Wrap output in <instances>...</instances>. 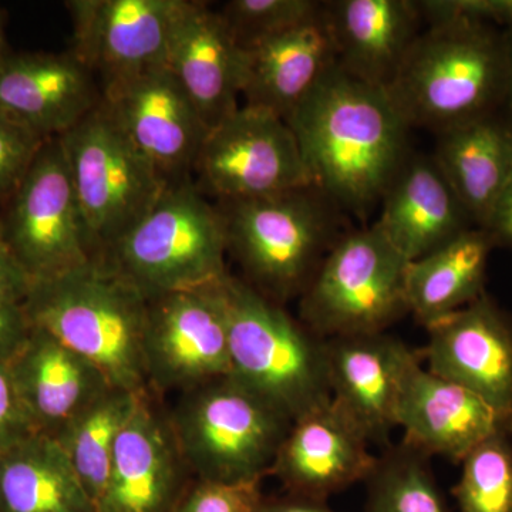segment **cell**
Listing matches in <instances>:
<instances>
[{
  "label": "cell",
  "instance_id": "1",
  "mask_svg": "<svg viewBox=\"0 0 512 512\" xmlns=\"http://www.w3.org/2000/svg\"><path fill=\"white\" fill-rule=\"evenodd\" d=\"M286 123L298 138L313 187L346 207L360 210L382 200L409 158L410 126L389 92L338 64Z\"/></svg>",
  "mask_w": 512,
  "mask_h": 512
},
{
  "label": "cell",
  "instance_id": "2",
  "mask_svg": "<svg viewBox=\"0 0 512 512\" xmlns=\"http://www.w3.org/2000/svg\"><path fill=\"white\" fill-rule=\"evenodd\" d=\"M23 309L30 325L86 357L114 387L150 390L143 355L148 299L101 259L33 282Z\"/></svg>",
  "mask_w": 512,
  "mask_h": 512
},
{
  "label": "cell",
  "instance_id": "3",
  "mask_svg": "<svg viewBox=\"0 0 512 512\" xmlns=\"http://www.w3.org/2000/svg\"><path fill=\"white\" fill-rule=\"evenodd\" d=\"M507 72L508 42L490 26L444 23L420 33L387 92L410 127L441 133L488 116Z\"/></svg>",
  "mask_w": 512,
  "mask_h": 512
},
{
  "label": "cell",
  "instance_id": "4",
  "mask_svg": "<svg viewBox=\"0 0 512 512\" xmlns=\"http://www.w3.org/2000/svg\"><path fill=\"white\" fill-rule=\"evenodd\" d=\"M231 373L292 421L330 400L326 339L244 279L222 284Z\"/></svg>",
  "mask_w": 512,
  "mask_h": 512
},
{
  "label": "cell",
  "instance_id": "5",
  "mask_svg": "<svg viewBox=\"0 0 512 512\" xmlns=\"http://www.w3.org/2000/svg\"><path fill=\"white\" fill-rule=\"evenodd\" d=\"M224 218L191 178L165 188L101 261L147 299L218 284L229 274Z\"/></svg>",
  "mask_w": 512,
  "mask_h": 512
},
{
  "label": "cell",
  "instance_id": "6",
  "mask_svg": "<svg viewBox=\"0 0 512 512\" xmlns=\"http://www.w3.org/2000/svg\"><path fill=\"white\" fill-rule=\"evenodd\" d=\"M170 420L198 480L264 481L293 421L228 375L181 393Z\"/></svg>",
  "mask_w": 512,
  "mask_h": 512
},
{
  "label": "cell",
  "instance_id": "7",
  "mask_svg": "<svg viewBox=\"0 0 512 512\" xmlns=\"http://www.w3.org/2000/svg\"><path fill=\"white\" fill-rule=\"evenodd\" d=\"M325 195L315 187L254 198L221 201L229 254L245 282L284 305L301 296L330 248L335 225Z\"/></svg>",
  "mask_w": 512,
  "mask_h": 512
},
{
  "label": "cell",
  "instance_id": "8",
  "mask_svg": "<svg viewBox=\"0 0 512 512\" xmlns=\"http://www.w3.org/2000/svg\"><path fill=\"white\" fill-rule=\"evenodd\" d=\"M407 265L375 225L350 232L299 296V320L323 339L387 332L409 313Z\"/></svg>",
  "mask_w": 512,
  "mask_h": 512
},
{
  "label": "cell",
  "instance_id": "9",
  "mask_svg": "<svg viewBox=\"0 0 512 512\" xmlns=\"http://www.w3.org/2000/svg\"><path fill=\"white\" fill-rule=\"evenodd\" d=\"M77 201L99 256L146 217L171 183L101 106L60 136Z\"/></svg>",
  "mask_w": 512,
  "mask_h": 512
},
{
  "label": "cell",
  "instance_id": "10",
  "mask_svg": "<svg viewBox=\"0 0 512 512\" xmlns=\"http://www.w3.org/2000/svg\"><path fill=\"white\" fill-rule=\"evenodd\" d=\"M3 204L0 231L32 284L100 259L59 137L47 138Z\"/></svg>",
  "mask_w": 512,
  "mask_h": 512
},
{
  "label": "cell",
  "instance_id": "11",
  "mask_svg": "<svg viewBox=\"0 0 512 512\" xmlns=\"http://www.w3.org/2000/svg\"><path fill=\"white\" fill-rule=\"evenodd\" d=\"M192 174L197 190L218 202L313 187L291 126L271 111L248 106L208 131Z\"/></svg>",
  "mask_w": 512,
  "mask_h": 512
},
{
  "label": "cell",
  "instance_id": "12",
  "mask_svg": "<svg viewBox=\"0 0 512 512\" xmlns=\"http://www.w3.org/2000/svg\"><path fill=\"white\" fill-rule=\"evenodd\" d=\"M224 279L148 299L143 355L151 392L183 393L231 373Z\"/></svg>",
  "mask_w": 512,
  "mask_h": 512
},
{
  "label": "cell",
  "instance_id": "13",
  "mask_svg": "<svg viewBox=\"0 0 512 512\" xmlns=\"http://www.w3.org/2000/svg\"><path fill=\"white\" fill-rule=\"evenodd\" d=\"M101 106L168 183L191 178L210 130L167 67L104 87Z\"/></svg>",
  "mask_w": 512,
  "mask_h": 512
},
{
  "label": "cell",
  "instance_id": "14",
  "mask_svg": "<svg viewBox=\"0 0 512 512\" xmlns=\"http://www.w3.org/2000/svg\"><path fill=\"white\" fill-rule=\"evenodd\" d=\"M185 0H69L72 49L110 84L165 66L168 42Z\"/></svg>",
  "mask_w": 512,
  "mask_h": 512
},
{
  "label": "cell",
  "instance_id": "15",
  "mask_svg": "<svg viewBox=\"0 0 512 512\" xmlns=\"http://www.w3.org/2000/svg\"><path fill=\"white\" fill-rule=\"evenodd\" d=\"M194 480L158 394L143 393L121 431L97 512H173Z\"/></svg>",
  "mask_w": 512,
  "mask_h": 512
},
{
  "label": "cell",
  "instance_id": "16",
  "mask_svg": "<svg viewBox=\"0 0 512 512\" xmlns=\"http://www.w3.org/2000/svg\"><path fill=\"white\" fill-rule=\"evenodd\" d=\"M330 400L369 444L390 446L407 372L419 350L387 332L326 339Z\"/></svg>",
  "mask_w": 512,
  "mask_h": 512
},
{
  "label": "cell",
  "instance_id": "17",
  "mask_svg": "<svg viewBox=\"0 0 512 512\" xmlns=\"http://www.w3.org/2000/svg\"><path fill=\"white\" fill-rule=\"evenodd\" d=\"M419 350L434 375L476 393L512 421V322L487 295L426 326Z\"/></svg>",
  "mask_w": 512,
  "mask_h": 512
},
{
  "label": "cell",
  "instance_id": "18",
  "mask_svg": "<svg viewBox=\"0 0 512 512\" xmlns=\"http://www.w3.org/2000/svg\"><path fill=\"white\" fill-rule=\"evenodd\" d=\"M397 429L407 446L460 464L485 440L512 434V421L466 387L429 372L420 357L404 379Z\"/></svg>",
  "mask_w": 512,
  "mask_h": 512
},
{
  "label": "cell",
  "instance_id": "19",
  "mask_svg": "<svg viewBox=\"0 0 512 512\" xmlns=\"http://www.w3.org/2000/svg\"><path fill=\"white\" fill-rule=\"evenodd\" d=\"M100 101L96 77L72 52L0 60V114L45 140L63 136Z\"/></svg>",
  "mask_w": 512,
  "mask_h": 512
},
{
  "label": "cell",
  "instance_id": "20",
  "mask_svg": "<svg viewBox=\"0 0 512 512\" xmlns=\"http://www.w3.org/2000/svg\"><path fill=\"white\" fill-rule=\"evenodd\" d=\"M369 447L329 400L293 421L271 476L281 481L285 493L328 501L350 485L365 483L377 461Z\"/></svg>",
  "mask_w": 512,
  "mask_h": 512
},
{
  "label": "cell",
  "instance_id": "21",
  "mask_svg": "<svg viewBox=\"0 0 512 512\" xmlns=\"http://www.w3.org/2000/svg\"><path fill=\"white\" fill-rule=\"evenodd\" d=\"M165 67L197 107L208 130L239 109L242 49L218 10L185 0L168 42Z\"/></svg>",
  "mask_w": 512,
  "mask_h": 512
},
{
  "label": "cell",
  "instance_id": "22",
  "mask_svg": "<svg viewBox=\"0 0 512 512\" xmlns=\"http://www.w3.org/2000/svg\"><path fill=\"white\" fill-rule=\"evenodd\" d=\"M338 64L325 3L318 15L288 32L242 49L245 106L285 121Z\"/></svg>",
  "mask_w": 512,
  "mask_h": 512
},
{
  "label": "cell",
  "instance_id": "23",
  "mask_svg": "<svg viewBox=\"0 0 512 512\" xmlns=\"http://www.w3.org/2000/svg\"><path fill=\"white\" fill-rule=\"evenodd\" d=\"M9 367L37 433L52 439L114 387L90 360L35 326Z\"/></svg>",
  "mask_w": 512,
  "mask_h": 512
},
{
  "label": "cell",
  "instance_id": "24",
  "mask_svg": "<svg viewBox=\"0 0 512 512\" xmlns=\"http://www.w3.org/2000/svg\"><path fill=\"white\" fill-rule=\"evenodd\" d=\"M325 9L340 69L387 90L420 36L417 2L336 0Z\"/></svg>",
  "mask_w": 512,
  "mask_h": 512
},
{
  "label": "cell",
  "instance_id": "25",
  "mask_svg": "<svg viewBox=\"0 0 512 512\" xmlns=\"http://www.w3.org/2000/svg\"><path fill=\"white\" fill-rule=\"evenodd\" d=\"M382 200L375 227L407 262L468 229L470 217L434 158H407Z\"/></svg>",
  "mask_w": 512,
  "mask_h": 512
},
{
  "label": "cell",
  "instance_id": "26",
  "mask_svg": "<svg viewBox=\"0 0 512 512\" xmlns=\"http://www.w3.org/2000/svg\"><path fill=\"white\" fill-rule=\"evenodd\" d=\"M434 161L484 228L512 175V128L490 116L441 131Z\"/></svg>",
  "mask_w": 512,
  "mask_h": 512
},
{
  "label": "cell",
  "instance_id": "27",
  "mask_svg": "<svg viewBox=\"0 0 512 512\" xmlns=\"http://www.w3.org/2000/svg\"><path fill=\"white\" fill-rule=\"evenodd\" d=\"M493 247V238L485 229L468 228L430 254L409 262L407 306L421 326L426 328L484 295Z\"/></svg>",
  "mask_w": 512,
  "mask_h": 512
},
{
  "label": "cell",
  "instance_id": "28",
  "mask_svg": "<svg viewBox=\"0 0 512 512\" xmlns=\"http://www.w3.org/2000/svg\"><path fill=\"white\" fill-rule=\"evenodd\" d=\"M0 512H97L63 448L36 434L0 456Z\"/></svg>",
  "mask_w": 512,
  "mask_h": 512
},
{
  "label": "cell",
  "instance_id": "29",
  "mask_svg": "<svg viewBox=\"0 0 512 512\" xmlns=\"http://www.w3.org/2000/svg\"><path fill=\"white\" fill-rule=\"evenodd\" d=\"M141 394L110 387L53 437L96 507L109 478L117 440L133 416Z\"/></svg>",
  "mask_w": 512,
  "mask_h": 512
},
{
  "label": "cell",
  "instance_id": "30",
  "mask_svg": "<svg viewBox=\"0 0 512 512\" xmlns=\"http://www.w3.org/2000/svg\"><path fill=\"white\" fill-rule=\"evenodd\" d=\"M430 460L403 441L384 448L365 481V512H451Z\"/></svg>",
  "mask_w": 512,
  "mask_h": 512
},
{
  "label": "cell",
  "instance_id": "31",
  "mask_svg": "<svg viewBox=\"0 0 512 512\" xmlns=\"http://www.w3.org/2000/svg\"><path fill=\"white\" fill-rule=\"evenodd\" d=\"M512 434L485 440L461 461L453 493L460 512H512Z\"/></svg>",
  "mask_w": 512,
  "mask_h": 512
},
{
  "label": "cell",
  "instance_id": "32",
  "mask_svg": "<svg viewBox=\"0 0 512 512\" xmlns=\"http://www.w3.org/2000/svg\"><path fill=\"white\" fill-rule=\"evenodd\" d=\"M316 0H229L218 9L237 45L247 49L318 15Z\"/></svg>",
  "mask_w": 512,
  "mask_h": 512
},
{
  "label": "cell",
  "instance_id": "33",
  "mask_svg": "<svg viewBox=\"0 0 512 512\" xmlns=\"http://www.w3.org/2000/svg\"><path fill=\"white\" fill-rule=\"evenodd\" d=\"M262 481L218 483L194 478L173 512H258Z\"/></svg>",
  "mask_w": 512,
  "mask_h": 512
},
{
  "label": "cell",
  "instance_id": "34",
  "mask_svg": "<svg viewBox=\"0 0 512 512\" xmlns=\"http://www.w3.org/2000/svg\"><path fill=\"white\" fill-rule=\"evenodd\" d=\"M45 141L0 114V201L18 188Z\"/></svg>",
  "mask_w": 512,
  "mask_h": 512
},
{
  "label": "cell",
  "instance_id": "35",
  "mask_svg": "<svg viewBox=\"0 0 512 512\" xmlns=\"http://www.w3.org/2000/svg\"><path fill=\"white\" fill-rule=\"evenodd\" d=\"M417 6L429 26L467 22L512 28V0H423Z\"/></svg>",
  "mask_w": 512,
  "mask_h": 512
},
{
  "label": "cell",
  "instance_id": "36",
  "mask_svg": "<svg viewBox=\"0 0 512 512\" xmlns=\"http://www.w3.org/2000/svg\"><path fill=\"white\" fill-rule=\"evenodd\" d=\"M36 434L35 424L13 383L9 363H0V456Z\"/></svg>",
  "mask_w": 512,
  "mask_h": 512
},
{
  "label": "cell",
  "instance_id": "37",
  "mask_svg": "<svg viewBox=\"0 0 512 512\" xmlns=\"http://www.w3.org/2000/svg\"><path fill=\"white\" fill-rule=\"evenodd\" d=\"M32 281L12 254L0 231V303L23 305Z\"/></svg>",
  "mask_w": 512,
  "mask_h": 512
},
{
  "label": "cell",
  "instance_id": "38",
  "mask_svg": "<svg viewBox=\"0 0 512 512\" xmlns=\"http://www.w3.org/2000/svg\"><path fill=\"white\" fill-rule=\"evenodd\" d=\"M30 326L23 305L0 303V363H9L29 338Z\"/></svg>",
  "mask_w": 512,
  "mask_h": 512
},
{
  "label": "cell",
  "instance_id": "39",
  "mask_svg": "<svg viewBox=\"0 0 512 512\" xmlns=\"http://www.w3.org/2000/svg\"><path fill=\"white\" fill-rule=\"evenodd\" d=\"M483 229L493 238L494 245L512 248V175Z\"/></svg>",
  "mask_w": 512,
  "mask_h": 512
},
{
  "label": "cell",
  "instance_id": "40",
  "mask_svg": "<svg viewBox=\"0 0 512 512\" xmlns=\"http://www.w3.org/2000/svg\"><path fill=\"white\" fill-rule=\"evenodd\" d=\"M258 512H335L326 501L288 494L262 500Z\"/></svg>",
  "mask_w": 512,
  "mask_h": 512
},
{
  "label": "cell",
  "instance_id": "41",
  "mask_svg": "<svg viewBox=\"0 0 512 512\" xmlns=\"http://www.w3.org/2000/svg\"><path fill=\"white\" fill-rule=\"evenodd\" d=\"M504 97H507L512 111V43H508V72L507 83H505Z\"/></svg>",
  "mask_w": 512,
  "mask_h": 512
},
{
  "label": "cell",
  "instance_id": "42",
  "mask_svg": "<svg viewBox=\"0 0 512 512\" xmlns=\"http://www.w3.org/2000/svg\"><path fill=\"white\" fill-rule=\"evenodd\" d=\"M8 53L9 50L5 42V32H3V13L2 9H0V60H2L3 57L8 55Z\"/></svg>",
  "mask_w": 512,
  "mask_h": 512
}]
</instances>
